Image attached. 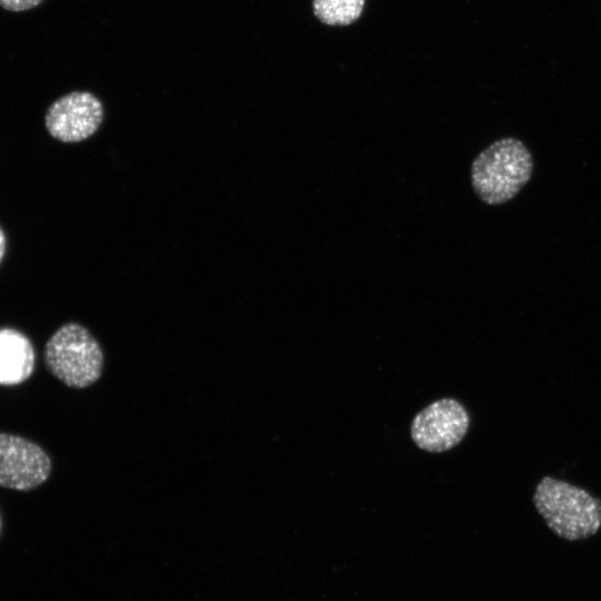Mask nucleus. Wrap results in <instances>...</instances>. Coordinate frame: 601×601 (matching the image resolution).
I'll use <instances>...</instances> for the list:
<instances>
[{"mask_svg": "<svg viewBox=\"0 0 601 601\" xmlns=\"http://www.w3.org/2000/svg\"><path fill=\"white\" fill-rule=\"evenodd\" d=\"M533 504L549 529L564 540H584L601 528V499L550 475L536 484Z\"/></svg>", "mask_w": 601, "mask_h": 601, "instance_id": "obj_1", "label": "nucleus"}, {"mask_svg": "<svg viewBox=\"0 0 601 601\" xmlns=\"http://www.w3.org/2000/svg\"><path fill=\"white\" fill-rule=\"evenodd\" d=\"M533 158L519 139L505 137L483 149L471 165V185L487 205H502L514 198L529 183Z\"/></svg>", "mask_w": 601, "mask_h": 601, "instance_id": "obj_2", "label": "nucleus"}, {"mask_svg": "<svg viewBox=\"0 0 601 601\" xmlns=\"http://www.w3.org/2000/svg\"><path fill=\"white\" fill-rule=\"evenodd\" d=\"M43 358L48 371L72 388L89 387L102 374L101 346L79 323L70 322L59 327L47 341Z\"/></svg>", "mask_w": 601, "mask_h": 601, "instance_id": "obj_3", "label": "nucleus"}, {"mask_svg": "<svg viewBox=\"0 0 601 601\" xmlns=\"http://www.w3.org/2000/svg\"><path fill=\"white\" fill-rule=\"evenodd\" d=\"M469 426L470 417L465 407L456 400L441 398L414 416L411 436L420 449L440 453L457 445Z\"/></svg>", "mask_w": 601, "mask_h": 601, "instance_id": "obj_4", "label": "nucleus"}, {"mask_svg": "<svg viewBox=\"0 0 601 601\" xmlns=\"http://www.w3.org/2000/svg\"><path fill=\"white\" fill-rule=\"evenodd\" d=\"M51 460L37 443L22 436L0 433V486L29 491L47 481Z\"/></svg>", "mask_w": 601, "mask_h": 601, "instance_id": "obj_5", "label": "nucleus"}, {"mask_svg": "<svg viewBox=\"0 0 601 601\" xmlns=\"http://www.w3.org/2000/svg\"><path fill=\"white\" fill-rule=\"evenodd\" d=\"M102 119L104 107L95 95L73 91L50 105L45 124L53 138L62 142H78L92 136Z\"/></svg>", "mask_w": 601, "mask_h": 601, "instance_id": "obj_6", "label": "nucleus"}, {"mask_svg": "<svg viewBox=\"0 0 601 601\" xmlns=\"http://www.w3.org/2000/svg\"><path fill=\"white\" fill-rule=\"evenodd\" d=\"M36 355L29 338L13 328H0V385H18L35 370Z\"/></svg>", "mask_w": 601, "mask_h": 601, "instance_id": "obj_7", "label": "nucleus"}, {"mask_svg": "<svg viewBox=\"0 0 601 601\" xmlns=\"http://www.w3.org/2000/svg\"><path fill=\"white\" fill-rule=\"evenodd\" d=\"M364 4L365 0H313V11L325 24L347 26L359 18Z\"/></svg>", "mask_w": 601, "mask_h": 601, "instance_id": "obj_8", "label": "nucleus"}, {"mask_svg": "<svg viewBox=\"0 0 601 601\" xmlns=\"http://www.w3.org/2000/svg\"><path fill=\"white\" fill-rule=\"evenodd\" d=\"M42 0H0V6L9 11H23L38 6Z\"/></svg>", "mask_w": 601, "mask_h": 601, "instance_id": "obj_9", "label": "nucleus"}, {"mask_svg": "<svg viewBox=\"0 0 601 601\" xmlns=\"http://www.w3.org/2000/svg\"><path fill=\"white\" fill-rule=\"evenodd\" d=\"M4 250H6V237H4L3 230L0 228V262L2 260Z\"/></svg>", "mask_w": 601, "mask_h": 601, "instance_id": "obj_10", "label": "nucleus"}, {"mask_svg": "<svg viewBox=\"0 0 601 601\" xmlns=\"http://www.w3.org/2000/svg\"><path fill=\"white\" fill-rule=\"evenodd\" d=\"M1 523V522H0Z\"/></svg>", "mask_w": 601, "mask_h": 601, "instance_id": "obj_11", "label": "nucleus"}]
</instances>
